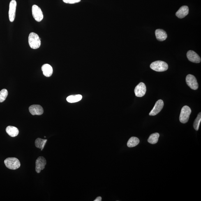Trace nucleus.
<instances>
[{"label": "nucleus", "mask_w": 201, "mask_h": 201, "mask_svg": "<svg viewBox=\"0 0 201 201\" xmlns=\"http://www.w3.org/2000/svg\"><path fill=\"white\" fill-rule=\"evenodd\" d=\"M41 70L43 72V75L46 77H50L52 75L53 69L52 67L50 65L44 64L41 67Z\"/></svg>", "instance_id": "14"}, {"label": "nucleus", "mask_w": 201, "mask_h": 201, "mask_svg": "<svg viewBox=\"0 0 201 201\" xmlns=\"http://www.w3.org/2000/svg\"><path fill=\"white\" fill-rule=\"evenodd\" d=\"M63 1L65 3L74 4V3L80 2L81 0H63Z\"/></svg>", "instance_id": "23"}, {"label": "nucleus", "mask_w": 201, "mask_h": 201, "mask_svg": "<svg viewBox=\"0 0 201 201\" xmlns=\"http://www.w3.org/2000/svg\"><path fill=\"white\" fill-rule=\"evenodd\" d=\"M102 200L101 197H98L95 199L94 201H101Z\"/></svg>", "instance_id": "24"}, {"label": "nucleus", "mask_w": 201, "mask_h": 201, "mask_svg": "<svg viewBox=\"0 0 201 201\" xmlns=\"http://www.w3.org/2000/svg\"><path fill=\"white\" fill-rule=\"evenodd\" d=\"M140 142L139 139L135 137H132L128 140L127 146L128 147L132 148L138 145Z\"/></svg>", "instance_id": "19"}, {"label": "nucleus", "mask_w": 201, "mask_h": 201, "mask_svg": "<svg viewBox=\"0 0 201 201\" xmlns=\"http://www.w3.org/2000/svg\"><path fill=\"white\" fill-rule=\"evenodd\" d=\"M29 43L31 48L34 49H37L39 48L41 45V39L37 34L32 32L29 34Z\"/></svg>", "instance_id": "1"}, {"label": "nucleus", "mask_w": 201, "mask_h": 201, "mask_svg": "<svg viewBox=\"0 0 201 201\" xmlns=\"http://www.w3.org/2000/svg\"><path fill=\"white\" fill-rule=\"evenodd\" d=\"M164 105V103L163 100H157L152 110L149 113V115L154 116L157 115L163 108Z\"/></svg>", "instance_id": "10"}, {"label": "nucleus", "mask_w": 201, "mask_h": 201, "mask_svg": "<svg viewBox=\"0 0 201 201\" xmlns=\"http://www.w3.org/2000/svg\"><path fill=\"white\" fill-rule=\"evenodd\" d=\"M5 166L10 170H15L20 167L19 160L16 158H8L4 160Z\"/></svg>", "instance_id": "2"}, {"label": "nucleus", "mask_w": 201, "mask_h": 201, "mask_svg": "<svg viewBox=\"0 0 201 201\" xmlns=\"http://www.w3.org/2000/svg\"><path fill=\"white\" fill-rule=\"evenodd\" d=\"M8 94V91L6 89H3L0 91V103H2L6 100Z\"/></svg>", "instance_id": "22"}, {"label": "nucleus", "mask_w": 201, "mask_h": 201, "mask_svg": "<svg viewBox=\"0 0 201 201\" xmlns=\"http://www.w3.org/2000/svg\"><path fill=\"white\" fill-rule=\"evenodd\" d=\"M82 98V97L81 95H72L68 97L66 100L69 103H74L80 101Z\"/></svg>", "instance_id": "17"}, {"label": "nucleus", "mask_w": 201, "mask_h": 201, "mask_svg": "<svg viewBox=\"0 0 201 201\" xmlns=\"http://www.w3.org/2000/svg\"><path fill=\"white\" fill-rule=\"evenodd\" d=\"M157 39L160 41H164L167 37L166 32L162 29L156 30L155 32Z\"/></svg>", "instance_id": "15"}, {"label": "nucleus", "mask_w": 201, "mask_h": 201, "mask_svg": "<svg viewBox=\"0 0 201 201\" xmlns=\"http://www.w3.org/2000/svg\"><path fill=\"white\" fill-rule=\"evenodd\" d=\"M29 110L30 112L33 115H41L44 112L43 107L41 105H38L30 106Z\"/></svg>", "instance_id": "11"}, {"label": "nucleus", "mask_w": 201, "mask_h": 201, "mask_svg": "<svg viewBox=\"0 0 201 201\" xmlns=\"http://www.w3.org/2000/svg\"><path fill=\"white\" fill-rule=\"evenodd\" d=\"M17 3L15 0H12L10 3L9 17L10 22H13L15 20Z\"/></svg>", "instance_id": "7"}, {"label": "nucleus", "mask_w": 201, "mask_h": 201, "mask_svg": "<svg viewBox=\"0 0 201 201\" xmlns=\"http://www.w3.org/2000/svg\"><path fill=\"white\" fill-rule=\"evenodd\" d=\"M159 137L160 134L158 133L151 134L148 139V142L152 144H156L158 142Z\"/></svg>", "instance_id": "20"}, {"label": "nucleus", "mask_w": 201, "mask_h": 201, "mask_svg": "<svg viewBox=\"0 0 201 201\" xmlns=\"http://www.w3.org/2000/svg\"><path fill=\"white\" fill-rule=\"evenodd\" d=\"M186 82L187 85L192 89L197 90L198 89L199 84L197 79L193 75L189 74L187 76Z\"/></svg>", "instance_id": "6"}, {"label": "nucleus", "mask_w": 201, "mask_h": 201, "mask_svg": "<svg viewBox=\"0 0 201 201\" xmlns=\"http://www.w3.org/2000/svg\"><path fill=\"white\" fill-rule=\"evenodd\" d=\"M47 162L45 158L43 156L39 157L36 160V171L37 173H40L41 171L45 168Z\"/></svg>", "instance_id": "8"}, {"label": "nucleus", "mask_w": 201, "mask_h": 201, "mask_svg": "<svg viewBox=\"0 0 201 201\" xmlns=\"http://www.w3.org/2000/svg\"><path fill=\"white\" fill-rule=\"evenodd\" d=\"M32 12L33 17L37 22H39L43 20L44 17L43 12L38 6L33 5L32 8Z\"/></svg>", "instance_id": "5"}, {"label": "nucleus", "mask_w": 201, "mask_h": 201, "mask_svg": "<svg viewBox=\"0 0 201 201\" xmlns=\"http://www.w3.org/2000/svg\"><path fill=\"white\" fill-rule=\"evenodd\" d=\"M187 57L191 62L199 63L201 61V58L196 53L193 51L189 50L187 54Z\"/></svg>", "instance_id": "12"}, {"label": "nucleus", "mask_w": 201, "mask_h": 201, "mask_svg": "<svg viewBox=\"0 0 201 201\" xmlns=\"http://www.w3.org/2000/svg\"><path fill=\"white\" fill-rule=\"evenodd\" d=\"M191 110V108L188 106L185 105L181 109L179 116V121L182 123H186L189 120Z\"/></svg>", "instance_id": "4"}, {"label": "nucleus", "mask_w": 201, "mask_h": 201, "mask_svg": "<svg viewBox=\"0 0 201 201\" xmlns=\"http://www.w3.org/2000/svg\"><path fill=\"white\" fill-rule=\"evenodd\" d=\"M152 69L158 72L166 71L168 69V66L167 63L162 61H156L152 63L150 65Z\"/></svg>", "instance_id": "3"}, {"label": "nucleus", "mask_w": 201, "mask_h": 201, "mask_svg": "<svg viewBox=\"0 0 201 201\" xmlns=\"http://www.w3.org/2000/svg\"><path fill=\"white\" fill-rule=\"evenodd\" d=\"M201 121V113L199 112L197 117L195 120V122L194 123L193 127L197 131L199 129V126H200V123Z\"/></svg>", "instance_id": "21"}, {"label": "nucleus", "mask_w": 201, "mask_h": 201, "mask_svg": "<svg viewBox=\"0 0 201 201\" xmlns=\"http://www.w3.org/2000/svg\"><path fill=\"white\" fill-rule=\"evenodd\" d=\"M189 9L187 6L181 7L176 13V15L179 18H184L188 14Z\"/></svg>", "instance_id": "13"}, {"label": "nucleus", "mask_w": 201, "mask_h": 201, "mask_svg": "<svg viewBox=\"0 0 201 201\" xmlns=\"http://www.w3.org/2000/svg\"><path fill=\"white\" fill-rule=\"evenodd\" d=\"M146 91V88L145 84L143 82H140L135 87V93L137 97H142L145 94Z\"/></svg>", "instance_id": "9"}, {"label": "nucleus", "mask_w": 201, "mask_h": 201, "mask_svg": "<svg viewBox=\"0 0 201 201\" xmlns=\"http://www.w3.org/2000/svg\"><path fill=\"white\" fill-rule=\"evenodd\" d=\"M6 131L8 135L12 137L17 136L19 134V130L16 127L8 126L7 127Z\"/></svg>", "instance_id": "16"}, {"label": "nucleus", "mask_w": 201, "mask_h": 201, "mask_svg": "<svg viewBox=\"0 0 201 201\" xmlns=\"http://www.w3.org/2000/svg\"><path fill=\"white\" fill-rule=\"evenodd\" d=\"M47 140V139H43L40 138L37 139L35 142V145L37 148L41 149V151H42L45 147Z\"/></svg>", "instance_id": "18"}]
</instances>
